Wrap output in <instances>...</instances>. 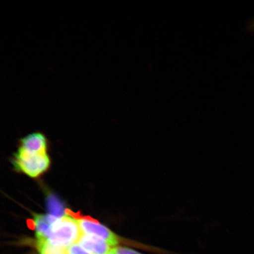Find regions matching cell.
Here are the masks:
<instances>
[{
    "mask_svg": "<svg viewBox=\"0 0 254 254\" xmlns=\"http://www.w3.org/2000/svg\"><path fill=\"white\" fill-rule=\"evenodd\" d=\"M82 234L77 221L64 216L53 224L47 241L52 245L68 248L78 242Z\"/></svg>",
    "mask_w": 254,
    "mask_h": 254,
    "instance_id": "obj_1",
    "label": "cell"
},
{
    "mask_svg": "<svg viewBox=\"0 0 254 254\" xmlns=\"http://www.w3.org/2000/svg\"><path fill=\"white\" fill-rule=\"evenodd\" d=\"M50 160L47 154H31L19 148L15 155L14 166L15 169L31 178H37L49 168Z\"/></svg>",
    "mask_w": 254,
    "mask_h": 254,
    "instance_id": "obj_2",
    "label": "cell"
},
{
    "mask_svg": "<svg viewBox=\"0 0 254 254\" xmlns=\"http://www.w3.org/2000/svg\"><path fill=\"white\" fill-rule=\"evenodd\" d=\"M37 241V249L40 254H67V248L52 245L48 241Z\"/></svg>",
    "mask_w": 254,
    "mask_h": 254,
    "instance_id": "obj_7",
    "label": "cell"
},
{
    "mask_svg": "<svg viewBox=\"0 0 254 254\" xmlns=\"http://www.w3.org/2000/svg\"><path fill=\"white\" fill-rule=\"evenodd\" d=\"M78 243L93 254H107L112 250L106 241L91 235L82 234Z\"/></svg>",
    "mask_w": 254,
    "mask_h": 254,
    "instance_id": "obj_4",
    "label": "cell"
},
{
    "mask_svg": "<svg viewBox=\"0 0 254 254\" xmlns=\"http://www.w3.org/2000/svg\"><path fill=\"white\" fill-rule=\"evenodd\" d=\"M47 206L50 215L57 218H62L64 216V208L63 203L55 195H51L48 197Z\"/></svg>",
    "mask_w": 254,
    "mask_h": 254,
    "instance_id": "obj_6",
    "label": "cell"
},
{
    "mask_svg": "<svg viewBox=\"0 0 254 254\" xmlns=\"http://www.w3.org/2000/svg\"><path fill=\"white\" fill-rule=\"evenodd\" d=\"M21 149L31 154H47V139L43 133L34 132L21 139Z\"/></svg>",
    "mask_w": 254,
    "mask_h": 254,
    "instance_id": "obj_3",
    "label": "cell"
},
{
    "mask_svg": "<svg viewBox=\"0 0 254 254\" xmlns=\"http://www.w3.org/2000/svg\"><path fill=\"white\" fill-rule=\"evenodd\" d=\"M111 252L115 254H142L134 250L128 249V248L122 247L113 248Z\"/></svg>",
    "mask_w": 254,
    "mask_h": 254,
    "instance_id": "obj_9",
    "label": "cell"
},
{
    "mask_svg": "<svg viewBox=\"0 0 254 254\" xmlns=\"http://www.w3.org/2000/svg\"><path fill=\"white\" fill-rule=\"evenodd\" d=\"M67 254H93L78 244H74L66 249Z\"/></svg>",
    "mask_w": 254,
    "mask_h": 254,
    "instance_id": "obj_8",
    "label": "cell"
},
{
    "mask_svg": "<svg viewBox=\"0 0 254 254\" xmlns=\"http://www.w3.org/2000/svg\"><path fill=\"white\" fill-rule=\"evenodd\" d=\"M34 217L37 241H47L53 225L51 223L49 217L43 214H34Z\"/></svg>",
    "mask_w": 254,
    "mask_h": 254,
    "instance_id": "obj_5",
    "label": "cell"
}]
</instances>
